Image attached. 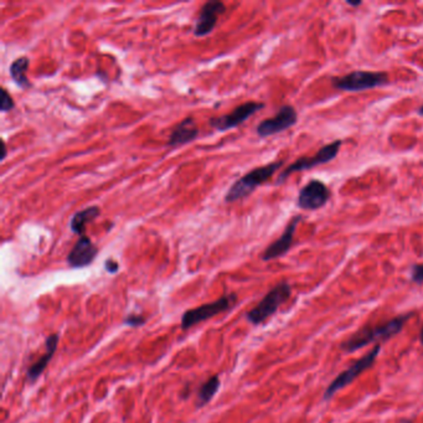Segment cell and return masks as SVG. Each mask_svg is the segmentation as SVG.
<instances>
[{
    "instance_id": "19",
    "label": "cell",
    "mask_w": 423,
    "mask_h": 423,
    "mask_svg": "<svg viewBox=\"0 0 423 423\" xmlns=\"http://www.w3.org/2000/svg\"><path fill=\"white\" fill-rule=\"evenodd\" d=\"M15 107V103L10 93L6 91V88H1V96H0V111L3 113H6L9 111H12Z\"/></svg>"
},
{
    "instance_id": "21",
    "label": "cell",
    "mask_w": 423,
    "mask_h": 423,
    "mask_svg": "<svg viewBox=\"0 0 423 423\" xmlns=\"http://www.w3.org/2000/svg\"><path fill=\"white\" fill-rule=\"evenodd\" d=\"M145 318L141 314H129L125 318L123 323L126 326H131V328H137V326H144L145 324Z\"/></svg>"
},
{
    "instance_id": "14",
    "label": "cell",
    "mask_w": 423,
    "mask_h": 423,
    "mask_svg": "<svg viewBox=\"0 0 423 423\" xmlns=\"http://www.w3.org/2000/svg\"><path fill=\"white\" fill-rule=\"evenodd\" d=\"M58 340H60V335L58 333L50 334L49 337H46L45 354L41 355L40 358L30 366L26 372V378L29 380L30 383H35L42 375V372H45L46 367L50 364V361L52 360L54 355L58 350Z\"/></svg>"
},
{
    "instance_id": "26",
    "label": "cell",
    "mask_w": 423,
    "mask_h": 423,
    "mask_svg": "<svg viewBox=\"0 0 423 423\" xmlns=\"http://www.w3.org/2000/svg\"><path fill=\"white\" fill-rule=\"evenodd\" d=\"M418 113H420V115H423V106L422 107H420V109H418Z\"/></svg>"
},
{
    "instance_id": "10",
    "label": "cell",
    "mask_w": 423,
    "mask_h": 423,
    "mask_svg": "<svg viewBox=\"0 0 423 423\" xmlns=\"http://www.w3.org/2000/svg\"><path fill=\"white\" fill-rule=\"evenodd\" d=\"M297 122V111L292 106L287 104V106L280 107L277 115L262 120L256 128V131L261 138L271 137V136H275V134L289 129L291 127L296 126Z\"/></svg>"
},
{
    "instance_id": "5",
    "label": "cell",
    "mask_w": 423,
    "mask_h": 423,
    "mask_svg": "<svg viewBox=\"0 0 423 423\" xmlns=\"http://www.w3.org/2000/svg\"><path fill=\"white\" fill-rule=\"evenodd\" d=\"M236 304H237V294L229 293V294L214 301L212 303L202 304L196 308L189 309L182 317L180 328L183 330H188L196 324H200L202 321L212 319L216 315L223 314L225 312L231 310L236 307Z\"/></svg>"
},
{
    "instance_id": "12",
    "label": "cell",
    "mask_w": 423,
    "mask_h": 423,
    "mask_svg": "<svg viewBox=\"0 0 423 423\" xmlns=\"http://www.w3.org/2000/svg\"><path fill=\"white\" fill-rule=\"evenodd\" d=\"M302 221V216H294L287 225L285 232L280 234V239L272 242L264 252L262 253V260L264 262H269L272 260L282 257L287 255L289 250L292 248L293 242H294V234L297 230L298 223Z\"/></svg>"
},
{
    "instance_id": "3",
    "label": "cell",
    "mask_w": 423,
    "mask_h": 423,
    "mask_svg": "<svg viewBox=\"0 0 423 423\" xmlns=\"http://www.w3.org/2000/svg\"><path fill=\"white\" fill-rule=\"evenodd\" d=\"M291 294H292L291 285L286 280L280 282L261 299V302L255 308H252L247 313V321L253 326L262 324L272 315L277 313L280 305L286 303L287 301L291 298Z\"/></svg>"
},
{
    "instance_id": "25",
    "label": "cell",
    "mask_w": 423,
    "mask_h": 423,
    "mask_svg": "<svg viewBox=\"0 0 423 423\" xmlns=\"http://www.w3.org/2000/svg\"><path fill=\"white\" fill-rule=\"evenodd\" d=\"M420 343L423 344V326L421 328V332H420Z\"/></svg>"
},
{
    "instance_id": "24",
    "label": "cell",
    "mask_w": 423,
    "mask_h": 423,
    "mask_svg": "<svg viewBox=\"0 0 423 423\" xmlns=\"http://www.w3.org/2000/svg\"><path fill=\"white\" fill-rule=\"evenodd\" d=\"M1 145H3V155H1V159L4 161V159L6 158V145L4 141H1Z\"/></svg>"
},
{
    "instance_id": "7",
    "label": "cell",
    "mask_w": 423,
    "mask_h": 423,
    "mask_svg": "<svg viewBox=\"0 0 423 423\" xmlns=\"http://www.w3.org/2000/svg\"><path fill=\"white\" fill-rule=\"evenodd\" d=\"M343 142L340 139L334 141L332 143L326 144L324 147H321L313 157H303L299 158L298 161L292 163L291 166H287L286 169H283L278 175V179L276 180V185H280L285 183L289 175H292L294 173L304 172V170H310L315 166H323L326 163H330L337 158V155L340 152Z\"/></svg>"
},
{
    "instance_id": "23",
    "label": "cell",
    "mask_w": 423,
    "mask_h": 423,
    "mask_svg": "<svg viewBox=\"0 0 423 423\" xmlns=\"http://www.w3.org/2000/svg\"><path fill=\"white\" fill-rule=\"evenodd\" d=\"M346 4L350 6H354V8H358V6H360L362 4V1L361 0H358V1H351V0H348L346 1Z\"/></svg>"
},
{
    "instance_id": "20",
    "label": "cell",
    "mask_w": 423,
    "mask_h": 423,
    "mask_svg": "<svg viewBox=\"0 0 423 423\" xmlns=\"http://www.w3.org/2000/svg\"><path fill=\"white\" fill-rule=\"evenodd\" d=\"M411 280L418 286L423 285V263H418V264L412 266Z\"/></svg>"
},
{
    "instance_id": "16",
    "label": "cell",
    "mask_w": 423,
    "mask_h": 423,
    "mask_svg": "<svg viewBox=\"0 0 423 423\" xmlns=\"http://www.w3.org/2000/svg\"><path fill=\"white\" fill-rule=\"evenodd\" d=\"M99 214L101 209L96 205L88 206L86 209L76 212L70 221V229L74 234L83 236L87 223H92L95 218L99 216Z\"/></svg>"
},
{
    "instance_id": "22",
    "label": "cell",
    "mask_w": 423,
    "mask_h": 423,
    "mask_svg": "<svg viewBox=\"0 0 423 423\" xmlns=\"http://www.w3.org/2000/svg\"><path fill=\"white\" fill-rule=\"evenodd\" d=\"M104 269L111 275H115L120 271V263L115 260H112V258H109V260L104 261Z\"/></svg>"
},
{
    "instance_id": "17",
    "label": "cell",
    "mask_w": 423,
    "mask_h": 423,
    "mask_svg": "<svg viewBox=\"0 0 423 423\" xmlns=\"http://www.w3.org/2000/svg\"><path fill=\"white\" fill-rule=\"evenodd\" d=\"M29 65V58L26 56H22V58H15L9 67V74L12 76L13 81L23 90H28L31 87V83L26 77V71H28Z\"/></svg>"
},
{
    "instance_id": "13",
    "label": "cell",
    "mask_w": 423,
    "mask_h": 423,
    "mask_svg": "<svg viewBox=\"0 0 423 423\" xmlns=\"http://www.w3.org/2000/svg\"><path fill=\"white\" fill-rule=\"evenodd\" d=\"M97 255V246L92 242L91 239L83 234L80 236L67 255V263L71 269H85L93 263Z\"/></svg>"
},
{
    "instance_id": "6",
    "label": "cell",
    "mask_w": 423,
    "mask_h": 423,
    "mask_svg": "<svg viewBox=\"0 0 423 423\" xmlns=\"http://www.w3.org/2000/svg\"><path fill=\"white\" fill-rule=\"evenodd\" d=\"M380 351H381V345L378 344L367 354L361 356L359 360L355 361L349 369L340 372L337 378L333 380L330 385L326 388V392L323 394V400H330L334 397V394H337V391L349 386L350 383H354L355 380L359 378L362 372L372 367V365L375 364V361L378 359Z\"/></svg>"
},
{
    "instance_id": "18",
    "label": "cell",
    "mask_w": 423,
    "mask_h": 423,
    "mask_svg": "<svg viewBox=\"0 0 423 423\" xmlns=\"http://www.w3.org/2000/svg\"><path fill=\"white\" fill-rule=\"evenodd\" d=\"M220 378L218 375H214L210 378H207L205 383L201 385L198 394V407H204L212 402V399L215 397V394H218L220 389Z\"/></svg>"
},
{
    "instance_id": "11",
    "label": "cell",
    "mask_w": 423,
    "mask_h": 423,
    "mask_svg": "<svg viewBox=\"0 0 423 423\" xmlns=\"http://www.w3.org/2000/svg\"><path fill=\"white\" fill-rule=\"evenodd\" d=\"M226 12V6L220 0H209L201 6L200 14L196 20L194 35L196 38H204L212 33L218 24V17Z\"/></svg>"
},
{
    "instance_id": "1",
    "label": "cell",
    "mask_w": 423,
    "mask_h": 423,
    "mask_svg": "<svg viewBox=\"0 0 423 423\" xmlns=\"http://www.w3.org/2000/svg\"><path fill=\"white\" fill-rule=\"evenodd\" d=\"M413 315L415 313L408 312L405 314L394 317L390 321H383L378 326H364V328H361L360 330H358L351 337H348L345 342H343L340 348L346 354H350V353L358 351L376 342H380V343L388 342L391 337H396L399 333H401L404 326H406L407 321H410Z\"/></svg>"
},
{
    "instance_id": "9",
    "label": "cell",
    "mask_w": 423,
    "mask_h": 423,
    "mask_svg": "<svg viewBox=\"0 0 423 423\" xmlns=\"http://www.w3.org/2000/svg\"><path fill=\"white\" fill-rule=\"evenodd\" d=\"M332 198V191L321 180H310L298 194L297 205L305 212L319 210Z\"/></svg>"
},
{
    "instance_id": "15",
    "label": "cell",
    "mask_w": 423,
    "mask_h": 423,
    "mask_svg": "<svg viewBox=\"0 0 423 423\" xmlns=\"http://www.w3.org/2000/svg\"><path fill=\"white\" fill-rule=\"evenodd\" d=\"M198 136H199V129L196 127L194 118L193 117H186V118H184L173 129L166 145L169 148L182 147V145H185V144L194 142Z\"/></svg>"
},
{
    "instance_id": "8",
    "label": "cell",
    "mask_w": 423,
    "mask_h": 423,
    "mask_svg": "<svg viewBox=\"0 0 423 423\" xmlns=\"http://www.w3.org/2000/svg\"><path fill=\"white\" fill-rule=\"evenodd\" d=\"M263 109H264V103L262 102L250 101V102L242 103L230 113L220 115V117H212L209 120V125L218 131H231L236 127L241 126L242 123H245L248 118H251L252 115H256L258 111Z\"/></svg>"
},
{
    "instance_id": "2",
    "label": "cell",
    "mask_w": 423,
    "mask_h": 423,
    "mask_svg": "<svg viewBox=\"0 0 423 423\" xmlns=\"http://www.w3.org/2000/svg\"><path fill=\"white\" fill-rule=\"evenodd\" d=\"M283 166H285V161H277L252 169L251 172L247 173L231 185L229 191L225 195V201L234 202V201L242 200L247 196H250L255 190L257 189L258 186L267 183L276 173L282 169Z\"/></svg>"
},
{
    "instance_id": "4",
    "label": "cell",
    "mask_w": 423,
    "mask_h": 423,
    "mask_svg": "<svg viewBox=\"0 0 423 423\" xmlns=\"http://www.w3.org/2000/svg\"><path fill=\"white\" fill-rule=\"evenodd\" d=\"M390 83L389 74L381 71H353L340 77H333L332 85L337 90L345 92H361L388 86Z\"/></svg>"
}]
</instances>
